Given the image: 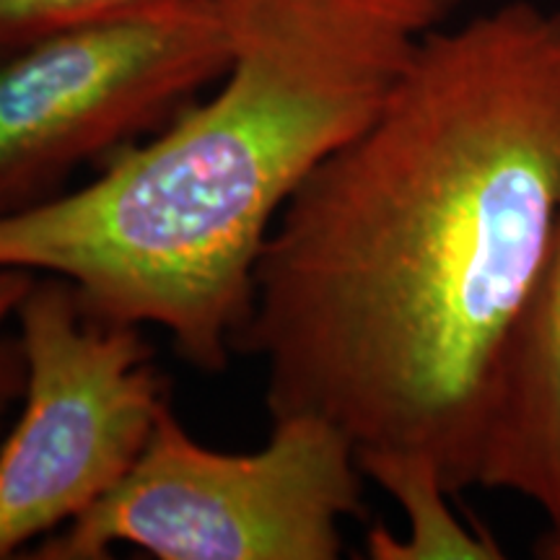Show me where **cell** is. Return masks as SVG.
<instances>
[{"mask_svg": "<svg viewBox=\"0 0 560 560\" xmlns=\"http://www.w3.org/2000/svg\"><path fill=\"white\" fill-rule=\"evenodd\" d=\"M560 226V11L429 32L380 115L270 231L236 353L270 418L416 452L478 488L511 332Z\"/></svg>", "mask_w": 560, "mask_h": 560, "instance_id": "obj_1", "label": "cell"}, {"mask_svg": "<svg viewBox=\"0 0 560 560\" xmlns=\"http://www.w3.org/2000/svg\"><path fill=\"white\" fill-rule=\"evenodd\" d=\"M363 478L376 482L402 509L408 535L382 524L369 532L374 560H503L506 552L488 529L462 522L450 506L452 488L429 457L416 452H355Z\"/></svg>", "mask_w": 560, "mask_h": 560, "instance_id": "obj_7", "label": "cell"}, {"mask_svg": "<svg viewBox=\"0 0 560 560\" xmlns=\"http://www.w3.org/2000/svg\"><path fill=\"white\" fill-rule=\"evenodd\" d=\"M229 60L215 0L89 21L0 60V215L45 206L83 166L153 136Z\"/></svg>", "mask_w": 560, "mask_h": 560, "instance_id": "obj_4", "label": "cell"}, {"mask_svg": "<svg viewBox=\"0 0 560 560\" xmlns=\"http://www.w3.org/2000/svg\"><path fill=\"white\" fill-rule=\"evenodd\" d=\"M361 488L353 441L317 416L272 420L262 450L229 454L166 402L128 475L30 558L104 560L128 545L161 560H335Z\"/></svg>", "mask_w": 560, "mask_h": 560, "instance_id": "obj_3", "label": "cell"}, {"mask_svg": "<svg viewBox=\"0 0 560 560\" xmlns=\"http://www.w3.org/2000/svg\"><path fill=\"white\" fill-rule=\"evenodd\" d=\"M478 488L535 503L550 524L537 556L560 560V226L503 355Z\"/></svg>", "mask_w": 560, "mask_h": 560, "instance_id": "obj_6", "label": "cell"}, {"mask_svg": "<svg viewBox=\"0 0 560 560\" xmlns=\"http://www.w3.org/2000/svg\"><path fill=\"white\" fill-rule=\"evenodd\" d=\"M459 0H215L221 86L79 190L0 215V268L58 276L96 317L156 325L221 371L270 231L314 170L380 115Z\"/></svg>", "mask_w": 560, "mask_h": 560, "instance_id": "obj_2", "label": "cell"}, {"mask_svg": "<svg viewBox=\"0 0 560 560\" xmlns=\"http://www.w3.org/2000/svg\"><path fill=\"white\" fill-rule=\"evenodd\" d=\"M37 272L19 268H0V423L9 418L24 392L26 366L21 350L16 314Z\"/></svg>", "mask_w": 560, "mask_h": 560, "instance_id": "obj_9", "label": "cell"}, {"mask_svg": "<svg viewBox=\"0 0 560 560\" xmlns=\"http://www.w3.org/2000/svg\"><path fill=\"white\" fill-rule=\"evenodd\" d=\"M16 330L26 380L0 444V560L34 550L102 501L170 402L140 327L91 314L66 278L37 272Z\"/></svg>", "mask_w": 560, "mask_h": 560, "instance_id": "obj_5", "label": "cell"}, {"mask_svg": "<svg viewBox=\"0 0 560 560\" xmlns=\"http://www.w3.org/2000/svg\"><path fill=\"white\" fill-rule=\"evenodd\" d=\"M156 3L164 0H0V60L70 26Z\"/></svg>", "mask_w": 560, "mask_h": 560, "instance_id": "obj_8", "label": "cell"}]
</instances>
